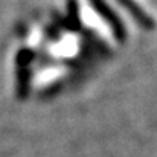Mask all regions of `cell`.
Masks as SVG:
<instances>
[{"label":"cell","mask_w":157,"mask_h":157,"mask_svg":"<svg viewBox=\"0 0 157 157\" xmlns=\"http://www.w3.org/2000/svg\"><path fill=\"white\" fill-rule=\"evenodd\" d=\"M89 2H90V5L93 6V9L110 25V28L113 29V34H114L116 40L124 41L125 37H127V32H125V26H124V23L119 20L117 14L105 3V0H89Z\"/></svg>","instance_id":"obj_1"},{"label":"cell","mask_w":157,"mask_h":157,"mask_svg":"<svg viewBox=\"0 0 157 157\" xmlns=\"http://www.w3.org/2000/svg\"><path fill=\"white\" fill-rule=\"evenodd\" d=\"M34 53L28 49L20 51L17 55V93L20 99L28 98L29 93V63L32 61Z\"/></svg>","instance_id":"obj_2"},{"label":"cell","mask_w":157,"mask_h":157,"mask_svg":"<svg viewBox=\"0 0 157 157\" xmlns=\"http://www.w3.org/2000/svg\"><path fill=\"white\" fill-rule=\"evenodd\" d=\"M117 2L133 15V18H134L144 29H154L156 23H154L153 17H150L134 0H117Z\"/></svg>","instance_id":"obj_3"},{"label":"cell","mask_w":157,"mask_h":157,"mask_svg":"<svg viewBox=\"0 0 157 157\" xmlns=\"http://www.w3.org/2000/svg\"><path fill=\"white\" fill-rule=\"evenodd\" d=\"M78 2L76 0H69V14L66 17V25L70 29H78L79 28V14H78Z\"/></svg>","instance_id":"obj_4"}]
</instances>
